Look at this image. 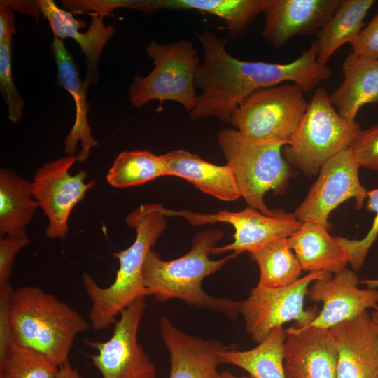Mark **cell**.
<instances>
[{
    "label": "cell",
    "mask_w": 378,
    "mask_h": 378,
    "mask_svg": "<svg viewBox=\"0 0 378 378\" xmlns=\"http://www.w3.org/2000/svg\"><path fill=\"white\" fill-rule=\"evenodd\" d=\"M197 38L202 48V60L195 85L201 94L188 113L192 120L216 117L230 122L239 103L256 90L290 82L307 93L332 76L330 69L317 59L315 40L293 62L276 64L234 57L226 50L227 38L209 30H203Z\"/></svg>",
    "instance_id": "obj_1"
},
{
    "label": "cell",
    "mask_w": 378,
    "mask_h": 378,
    "mask_svg": "<svg viewBox=\"0 0 378 378\" xmlns=\"http://www.w3.org/2000/svg\"><path fill=\"white\" fill-rule=\"evenodd\" d=\"M223 235V232L218 230L200 232L193 238L189 252L169 261L162 260L151 248L146 255L142 270L148 295L160 302L178 299L195 308L222 313L235 320L240 314V302L213 297L202 288L205 277L220 270L230 260L240 254L234 251L220 260L209 258Z\"/></svg>",
    "instance_id": "obj_2"
},
{
    "label": "cell",
    "mask_w": 378,
    "mask_h": 378,
    "mask_svg": "<svg viewBox=\"0 0 378 378\" xmlns=\"http://www.w3.org/2000/svg\"><path fill=\"white\" fill-rule=\"evenodd\" d=\"M164 209L159 204H141L127 216L126 224L135 230L136 238L127 248L112 253L119 268L108 287H100L88 272L82 274L83 286L92 302L88 317L94 330L114 325L124 309L138 298L148 296L143 265L146 254L166 229Z\"/></svg>",
    "instance_id": "obj_3"
},
{
    "label": "cell",
    "mask_w": 378,
    "mask_h": 378,
    "mask_svg": "<svg viewBox=\"0 0 378 378\" xmlns=\"http://www.w3.org/2000/svg\"><path fill=\"white\" fill-rule=\"evenodd\" d=\"M8 316L15 342L59 366L69 360L76 337L90 326L68 304L31 286L13 290Z\"/></svg>",
    "instance_id": "obj_4"
},
{
    "label": "cell",
    "mask_w": 378,
    "mask_h": 378,
    "mask_svg": "<svg viewBox=\"0 0 378 378\" xmlns=\"http://www.w3.org/2000/svg\"><path fill=\"white\" fill-rule=\"evenodd\" d=\"M218 143L234 174L241 197L265 215L270 210L264 202L265 195L272 191L285 192L290 169L285 160L282 142H264L251 139L235 129H223Z\"/></svg>",
    "instance_id": "obj_5"
},
{
    "label": "cell",
    "mask_w": 378,
    "mask_h": 378,
    "mask_svg": "<svg viewBox=\"0 0 378 378\" xmlns=\"http://www.w3.org/2000/svg\"><path fill=\"white\" fill-rule=\"evenodd\" d=\"M361 131L356 121L340 115L330 103L326 89L318 88L282 153L288 162L304 174L314 175L328 160L347 149Z\"/></svg>",
    "instance_id": "obj_6"
},
{
    "label": "cell",
    "mask_w": 378,
    "mask_h": 378,
    "mask_svg": "<svg viewBox=\"0 0 378 378\" xmlns=\"http://www.w3.org/2000/svg\"><path fill=\"white\" fill-rule=\"evenodd\" d=\"M154 64L146 76L136 75L130 85L132 105L141 108L152 100L180 104L189 113L196 106L198 95L195 78L200 61L192 41L181 39L167 44L151 41L146 48Z\"/></svg>",
    "instance_id": "obj_7"
},
{
    "label": "cell",
    "mask_w": 378,
    "mask_h": 378,
    "mask_svg": "<svg viewBox=\"0 0 378 378\" xmlns=\"http://www.w3.org/2000/svg\"><path fill=\"white\" fill-rule=\"evenodd\" d=\"M304 94L293 83L256 90L239 103L230 122L235 130L251 139L287 145L308 106Z\"/></svg>",
    "instance_id": "obj_8"
},
{
    "label": "cell",
    "mask_w": 378,
    "mask_h": 378,
    "mask_svg": "<svg viewBox=\"0 0 378 378\" xmlns=\"http://www.w3.org/2000/svg\"><path fill=\"white\" fill-rule=\"evenodd\" d=\"M332 274L310 272L295 283L281 288H267L256 286L249 296L240 301L246 332L257 344L276 327L295 321L296 327H305L318 316L316 308L304 309V302L310 284Z\"/></svg>",
    "instance_id": "obj_9"
},
{
    "label": "cell",
    "mask_w": 378,
    "mask_h": 378,
    "mask_svg": "<svg viewBox=\"0 0 378 378\" xmlns=\"http://www.w3.org/2000/svg\"><path fill=\"white\" fill-rule=\"evenodd\" d=\"M145 299V296L138 298L120 312L107 341L84 338L88 346L98 351L88 356L102 378H156V367L137 338L146 309Z\"/></svg>",
    "instance_id": "obj_10"
},
{
    "label": "cell",
    "mask_w": 378,
    "mask_h": 378,
    "mask_svg": "<svg viewBox=\"0 0 378 378\" xmlns=\"http://www.w3.org/2000/svg\"><path fill=\"white\" fill-rule=\"evenodd\" d=\"M78 160V155H66L50 161L36 171L31 181L33 197L48 220L45 233L50 239L66 237L71 211L96 184L94 180L85 182V170L75 175L69 174Z\"/></svg>",
    "instance_id": "obj_11"
},
{
    "label": "cell",
    "mask_w": 378,
    "mask_h": 378,
    "mask_svg": "<svg viewBox=\"0 0 378 378\" xmlns=\"http://www.w3.org/2000/svg\"><path fill=\"white\" fill-rule=\"evenodd\" d=\"M164 212L167 216H182L192 225L217 222L232 225L234 229V241L223 246L214 247L211 253L214 255L229 251L240 253L243 251L253 252L272 241L290 237L303 223L293 213L285 212L282 209H274L272 214L265 215L248 205L236 212L223 210L215 214H199L167 209Z\"/></svg>",
    "instance_id": "obj_12"
},
{
    "label": "cell",
    "mask_w": 378,
    "mask_h": 378,
    "mask_svg": "<svg viewBox=\"0 0 378 378\" xmlns=\"http://www.w3.org/2000/svg\"><path fill=\"white\" fill-rule=\"evenodd\" d=\"M359 167L349 148L328 160L294 211L297 219L302 223H320L330 230V213L344 201L354 198L356 209H362L368 190L360 181Z\"/></svg>",
    "instance_id": "obj_13"
},
{
    "label": "cell",
    "mask_w": 378,
    "mask_h": 378,
    "mask_svg": "<svg viewBox=\"0 0 378 378\" xmlns=\"http://www.w3.org/2000/svg\"><path fill=\"white\" fill-rule=\"evenodd\" d=\"M360 282L354 270L346 267L312 282L307 296L314 302H321L322 309L310 324L299 328L330 330L368 312L369 309H374L378 306V290L360 288Z\"/></svg>",
    "instance_id": "obj_14"
},
{
    "label": "cell",
    "mask_w": 378,
    "mask_h": 378,
    "mask_svg": "<svg viewBox=\"0 0 378 378\" xmlns=\"http://www.w3.org/2000/svg\"><path fill=\"white\" fill-rule=\"evenodd\" d=\"M341 0H267L262 37L275 48L296 36L317 34Z\"/></svg>",
    "instance_id": "obj_15"
},
{
    "label": "cell",
    "mask_w": 378,
    "mask_h": 378,
    "mask_svg": "<svg viewBox=\"0 0 378 378\" xmlns=\"http://www.w3.org/2000/svg\"><path fill=\"white\" fill-rule=\"evenodd\" d=\"M286 330V378H338L337 350L330 330L293 326Z\"/></svg>",
    "instance_id": "obj_16"
},
{
    "label": "cell",
    "mask_w": 378,
    "mask_h": 378,
    "mask_svg": "<svg viewBox=\"0 0 378 378\" xmlns=\"http://www.w3.org/2000/svg\"><path fill=\"white\" fill-rule=\"evenodd\" d=\"M162 341L170 356L169 378H217L220 353L235 349L217 340H204L176 328L167 316L159 323Z\"/></svg>",
    "instance_id": "obj_17"
},
{
    "label": "cell",
    "mask_w": 378,
    "mask_h": 378,
    "mask_svg": "<svg viewBox=\"0 0 378 378\" xmlns=\"http://www.w3.org/2000/svg\"><path fill=\"white\" fill-rule=\"evenodd\" d=\"M330 332L337 350L338 378L377 377L378 341L368 312Z\"/></svg>",
    "instance_id": "obj_18"
},
{
    "label": "cell",
    "mask_w": 378,
    "mask_h": 378,
    "mask_svg": "<svg viewBox=\"0 0 378 378\" xmlns=\"http://www.w3.org/2000/svg\"><path fill=\"white\" fill-rule=\"evenodd\" d=\"M37 3L54 36L62 41L71 38L78 43L86 60L85 80L97 85L99 83V58L105 46L115 34V28L106 25L103 16L92 13L88 31L80 32V29L86 27L85 21L76 20L71 13L59 8L52 0H37Z\"/></svg>",
    "instance_id": "obj_19"
},
{
    "label": "cell",
    "mask_w": 378,
    "mask_h": 378,
    "mask_svg": "<svg viewBox=\"0 0 378 378\" xmlns=\"http://www.w3.org/2000/svg\"><path fill=\"white\" fill-rule=\"evenodd\" d=\"M50 50L57 66L58 84L73 97L76 106L75 122L64 139V150L66 155H74L80 143L78 162H83L90 150L99 145L92 134L88 118L90 103L87 94L90 84L80 79L78 66L63 41L53 36Z\"/></svg>",
    "instance_id": "obj_20"
},
{
    "label": "cell",
    "mask_w": 378,
    "mask_h": 378,
    "mask_svg": "<svg viewBox=\"0 0 378 378\" xmlns=\"http://www.w3.org/2000/svg\"><path fill=\"white\" fill-rule=\"evenodd\" d=\"M168 176L186 179L203 192L230 202L241 197L232 169L182 149L163 154Z\"/></svg>",
    "instance_id": "obj_21"
},
{
    "label": "cell",
    "mask_w": 378,
    "mask_h": 378,
    "mask_svg": "<svg viewBox=\"0 0 378 378\" xmlns=\"http://www.w3.org/2000/svg\"><path fill=\"white\" fill-rule=\"evenodd\" d=\"M322 224L304 222L288 237L302 271L335 274L349 264V255L337 237Z\"/></svg>",
    "instance_id": "obj_22"
},
{
    "label": "cell",
    "mask_w": 378,
    "mask_h": 378,
    "mask_svg": "<svg viewBox=\"0 0 378 378\" xmlns=\"http://www.w3.org/2000/svg\"><path fill=\"white\" fill-rule=\"evenodd\" d=\"M342 83L330 94L329 100L342 117L350 120L360 108L378 104V59L350 52L342 63Z\"/></svg>",
    "instance_id": "obj_23"
},
{
    "label": "cell",
    "mask_w": 378,
    "mask_h": 378,
    "mask_svg": "<svg viewBox=\"0 0 378 378\" xmlns=\"http://www.w3.org/2000/svg\"><path fill=\"white\" fill-rule=\"evenodd\" d=\"M39 205L32 183L15 171L0 169V236L27 237L26 227Z\"/></svg>",
    "instance_id": "obj_24"
},
{
    "label": "cell",
    "mask_w": 378,
    "mask_h": 378,
    "mask_svg": "<svg viewBox=\"0 0 378 378\" xmlns=\"http://www.w3.org/2000/svg\"><path fill=\"white\" fill-rule=\"evenodd\" d=\"M374 0H341L335 13L316 34L317 59L326 64L342 45L351 43L365 24L363 22Z\"/></svg>",
    "instance_id": "obj_25"
},
{
    "label": "cell",
    "mask_w": 378,
    "mask_h": 378,
    "mask_svg": "<svg viewBox=\"0 0 378 378\" xmlns=\"http://www.w3.org/2000/svg\"><path fill=\"white\" fill-rule=\"evenodd\" d=\"M286 337L284 327H276L253 349L220 352L221 363L237 366L246 371L251 378H286L284 359Z\"/></svg>",
    "instance_id": "obj_26"
},
{
    "label": "cell",
    "mask_w": 378,
    "mask_h": 378,
    "mask_svg": "<svg viewBox=\"0 0 378 378\" xmlns=\"http://www.w3.org/2000/svg\"><path fill=\"white\" fill-rule=\"evenodd\" d=\"M267 0H155V10H195L219 17L230 34L238 36L262 13Z\"/></svg>",
    "instance_id": "obj_27"
},
{
    "label": "cell",
    "mask_w": 378,
    "mask_h": 378,
    "mask_svg": "<svg viewBox=\"0 0 378 378\" xmlns=\"http://www.w3.org/2000/svg\"><path fill=\"white\" fill-rule=\"evenodd\" d=\"M249 255L259 267L257 286L260 287H285L300 279L302 270L289 246L288 238L272 241Z\"/></svg>",
    "instance_id": "obj_28"
},
{
    "label": "cell",
    "mask_w": 378,
    "mask_h": 378,
    "mask_svg": "<svg viewBox=\"0 0 378 378\" xmlns=\"http://www.w3.org/2000/svg\"><path fill=\"white\" fill-rule=\"evenodd\" d=\"M168 176L163 155L144 150L120 153L109 169L106 180L113 187L125 188L139 186Z\"/></svg>",
    "instance_id": "obj_29"
},
{
    "label": "cell",
    "mask_w": 378,
    "mask_h": 378,
    "mask_svg": "<svg viewBox=\"0 0 378 378\" xmlns=\"http://www.w3.org/2000/svg\"><path fill=\"white\" fill-rule=\"evenodd\" d=\"M59 369L47 356L15 342L0 357V378H58Z\"/></svg>",
    "instance_id": "obj_30"
},
{
    "label": "cell",
    "mask_w": 378,
    "mask_h": 378,
    "mask_svg": "<svg viewBox=\"0 0 378 378\" xmlns=\"http://www.w3.org/2000/svg\"><path fill=\"white\" fill-rule=\"evenodd\" d=\"M13 41H0V91L8 109V118L13 122L22 117L25 102L18 91L12 72Z\"/></svg>",
    "instance_id": "obj_31"
},
{
    "label": "cell",
    "mask_w": 378,
    "mask_h": 378,
    "mask_svg": "<svg viewBox=\"0 0 378 378\" xmlns=\"http://www.w3.org/2000/svg\"><path fill=\"white\" fill-rule=\"evenodd\" d=\"M366 208L374 213L371 228L361 239H349L337 237L349 255V263L354 271L360 270L365 262L366 256L377 241L378 237V188L368 190Z\"/></svg>",
    "instance_id": "obj_32"
},
{
    "label": "cell",
    "mask_w": 378,
    "mask_h": 378,
    "mask_svg": "<svg viewBox=\"0 0 378 378\" xmlns=\"http://www.w3.org/2000/svg\"><path fill=\"white\" fill-rule=\"evenodd\" d=\"M349 149L360 167L378 171V125L361 131Z\"/></svg>",
    "instance_id": "obj_33"
},
{
    "label": "cell",
    "mask_w": 378,
    "mask_h": 378,
    "mask_svg": "<svg viewBox=\"0 0 378 378\" xmlns=\"http://www.w3.org/2000/svg\"><path fill=\"white\" fill-rule=\"evenodd\" d=\"M30 241L27 237H0V286L9 284L13 266L18 253Z\"/></svg>",
    "instance_id": "obj_34"
},
{
    "label": "cell",
    "mask_w": 378,
    "mask_h": 378,
    "mask_svg": "<svg viewBox=\"0 0 378 378\" xmlns=\"http://www.w3.org/2000/svg\"><path fill=\"white\" fill-rule=\"evenodd\" d=\"M350 45L354 54L378 59V10Z\"/></svg>",
    "instance_id": "obj_35"
},
{
    "label": "cell",
    "mask_w": 378,
    "mask_h": 378,
    "mask_svg": "<svg viewBox=\"0 0 378 378\" xmlns=\"http://www.w3.org/2000/svg\"><path fill=\"white\" fill-rule=\"evenodd\" d=\"M13 290L10 283L0 286V357L5 355L15 344L8 316Z\"/></svg>",
    "instance_id": "obj_36"
},
{
    "label": "cell",
    "mask_w": 378,
    "mask_h": 378,
    "mask_svg": "<svg viewBox=\"0 0 378 378\" xmlns=\"http://www.w3.org/2000/svg\"><path fill=\"white\" fill-rule=\"evenodd\" d=\"M15 33V17L12 10L0 4V41H13Z\"/></svg>",
    "instance_id": "obj_37"
},
{
    "label": "cell",
    "mask_w": 378,
    "mask_h": 378,
    "mask_svg": "<svg viewBox=\"0 0 378 378\" xmlns=\"http://www.w3.org/2000/svg\"><path fill=\"white\" fill-rule=\"evenodd\" d=\"M2 4L10 9L19 11L22 13L31 15L38 22L41 15L37 0L36 1H15V0H1Z\"/></svg>",
    "instance_id": "obj_38"
},
{
    "label": "cell",
    "mask_w": 378,
    "mask_h": 378,
    "mask_svg": "<svg viewBox=\"0 0 378 378\" xmlns=\"http://www.w3.org/2000/svg\"><path fill=\"white\" fill-rule=\"evenodd\" d=\"M58 378H85L74 368L69 360L59 366Z\"/></svg>",
    "instance_id": "obj_39"
},
{
    "label": "cell",
    "mask_w": 378,
    "mask_h": 378,
    "mask_svg": "<svg viewBox=\"0 0 378 378\" xmlns=\"http://www.w3.org/2000/svg\"><path fill=\"white\" fill-rule=\"evenodd\" d=\"M370 314L372 326L378 341V306L373 309Z\"/></svg>",
    "instance_id": "obj_40"
},
{
    "label": "cell",
    "mask_w": 378,
    "mask_h": 378,
    "mask_svg": "<svg viewBox=\"0 0 378 378\" xmlns=\"http://www.w3.org/2000/svg\"><path fill=\"white\" fill-rule=\"evenodd\" d=\"M360 284L365 285L367 288H374V289L378 288V279H363L360 281Z\"/></svg>",
    "instance_id": "obj_41"
},
{
    "label": "cell",
    "mask_w": 378,
    "mask_h": 378,
    "mask_svg": "<svg viewBox=\"0 0 378 378\" xmlns=\"http://www.w3.org/2000/svg\"><path fill=\"white\" fill-rule=\"evenodd\" d=\"M217 378H251V377H246V376L237 377L232 374L230 372L223 371L220 373H218Z\"/></svg>",
    "instance_id": "obj_42"
},
{
    "label": "cell",
    "mask_w": 378,
    "mask_h": 378,
    "mask_svg": "<svg viewBox=\"0 0 378 378\" xmlns=\"http://www.w3.org/2000/svg\"><path fill=\"white\" fill-rule=\"evenodd\" d=\"M377 378H378V376H377Z\"/></svg>",
    "instance_id": "obj_43"
}]
</instances>
